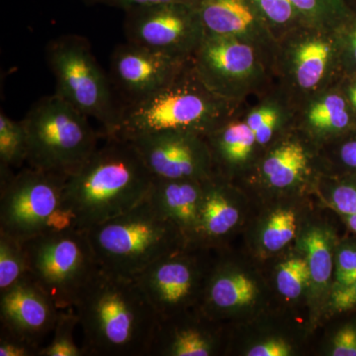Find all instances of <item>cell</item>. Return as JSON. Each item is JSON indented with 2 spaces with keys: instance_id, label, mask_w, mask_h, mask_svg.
<instances>
[{
  "instance_id": "cell-1",
  "label": "cell",
  "mask_w": 356,
  "mask_h": 356,
  "mask_svg": "<svg viewBox=\"0 0 356 356\" xmlns=\"http://www.w3.org/2000/svg\"><path fill=\"white\" fill-rule=\"evenodd\" d=\"M74 311L86 355L149 356L159 317L136 278L100 267Z\"/></svg>"
},
{
  "instance_id": "cell-2",
  "label": "cell",
  "mask_w": 356,
  "mask_h": 356,
  "mask_svg": "<svg viewBox=\"0 0 356 356\" xmlns=\"http://www.w3.org/2000/svg\"><path fill=\"white\" fill-rule=\"evenodd\" d=\"M106 140L65 182L63 208L72 227L83 231L146 200L153 184V175L129 140Z\"/></svg>"
},
{
  "instance_id": "cell-3",
  "label": "cell",
  "mask_w": 356,
  "mask_h": 356,
  "mask_svg": "<svg viewBox=\"0 0 356 356\" xmlns=\"http://www.w3.org/2000/svg\"><path fill=\"white\" fill-rule=\"evenodd\" d=\"M229 104L204 86L191 60L163 90L122 106L116 130L107 139L131 140L165 131H186L205 137L228 121Z\"/></svg>"
},
{
  "instance_id": "cell-4",
  "label": "cell",
  "mask_w": 356,
  "mask_h": 356,
  "mask_svg": "<svg viewBox=\"0 0 356 356\" xmlns=\"http://www.w3.org/2000/svg\"><path fill=\"white\" fill-rule=\"evenodd\" d=\"M86 232L100 267L128 277H137L161 257L187 248L179 229L147 197Z\"/></svg>"
},
{
  "instance_id": "cell-5",
  "label": "cell",
  "mask_w": 356,
  "mask_h": 356,
  "mask_svg": "<svg viewBox=\"0 0 356 356\" xmlns=\"http://www.w3.org/2000/svg\"><path fill=\"white\" fill-rule=\"evenodd\" d=\"M88 118L57 93L40 98L22 120L29 166L67 177L79 172L98 149Z\"/></svg>"
},
{
  "instance_id": "cell-6",
  "label": "cell",
  "mask_w": 356,
  "mask_h": 356,
  "mask_svg": "<svg viewBox=\"0 0 356 356\" xmlns=\"http://www.w3.org/2000/svg\"><path fill=\"white\" fill-rule=\"evenodd\" d=\"M46 58L55 76V93L99 122L104 137H111L118 125L122 104L88 40L76 34L58 37L47 46Z\"/></svg>"
},
{
  "instance_id": "cell-7",
  "label": "cell",
  "mask_w": 356,
  "mask_h": 356,
  "mask_svg": "<svg viewBox=\"0 0 356 356\" xmlns=\"http://www.w3.org/2000/svg\"><path fill=\"white\" fill-rule=\"evenodd\" d=\"M29 276L58 309L74 308L100 268L88 232L51 229L23 242Z\"/></svg>"
},
{
  "instance_id": "cell-8",
  "label": "cell",
  "mask_w": 356,
  "mask_h": 356,
  "mask_svg": "<svg viewBox=\"0 0 356 356\" xmlns=\"http://www.w3.org/2000/svg\"><path fill=\"white\" fill-rule=\"evenodd\" d=\"M67 179L29 166L0 184V231L23 243L72 227L63 208Z\"/></svg>"
},
{
  "instance_id": "cell-9",
  "label": "cell",
  "mask_w": 356,
  "mask_h": 356,
  "mask_svg": "<svg viewBox=\"0 0 356 356\" xmlns=\"http://www.w3.org/2000/svg\"><path fill=\"white\" fill-rule=\"evenodd\" d=\"M124 13L128 43L172 57L191 58L206 35L197 9L192 4H153Z\"/></svg>"
},
{
  "instance_id": "cell-10",
  "label": "cell",
  "mask_w": 356,
  "mask_h": 356,
  "mask_svg": "<svg viewBox=\"0 0 356 356\" xmlns=\"http://www.w3.org/2000/svg\"><path fill=\"white\" fill-rule=\"evenodd\" d=\"M191 62L204 86L229 102L259 81L261 70L254 44L217 35H205Z\"/></svg>"
},
{
  "instance_id": "cell-11",
  "label": "cell",
  "mask_w": 356,
  "mask_h": 356,
  "mask_svg": "<svg viewBox=\"0 0 356 356\" xmlns=\"http://www.w3.org/2000/svg\"><path fill=\"white\" fill-rule=\"evenodd\" d=\"M191 60L126 42L112 53L109 76L124 106L163 90L181 74Z\"/></svg>"
},
{
  "instance_id": "cell-12",
  "label": "cell",
  "mask_w": 356,
  "mask_h": 356,
  "mask_svg": "<svg viewBox=\"0 0 356 356\" xmlns=\"http://www.w3.org/2000/svg\"><path fill=\"white\" fill-rule=\"evenodd\" d=\"M154 178L203 180L212 177L213 158L204 136L165 131L129 140Z\"/></svg>"
},
{
  "instance_id": "cell-13",
  "label": "cell",
  "mask_w": 356,
  "mask_h": 356,
  "mask_svg": "<svg viewBox=\"0 0 356 356\" xmlns=\"http://www.w3.org/2000/svg\"><path fill=\"white\" fill-rule=\"evenodd\" d=\"M185 250L161 257L135 277L159 318L188 310L198 297L203 299L207 280L202 264Z\"/></svg>"
},
{
  "instance_id": "cell-14",
  "label": "cell",
  "mask_w": 356,
  "mask_h": 356,
  "mask_svg": "<svg viewBox=\"0 0 356 356\" xmlns=\"http://www.w3.org/2000/svg\"><path fill=\"white\" fill-rule=\"evenodd\" d=\"M60 311L29 275L0 293L1 330L40 346L55 329Z\"/></svg>"
},
{
  "instance_id": "cell-15",
  "label": "cell",
  "mask_w": 356,
  "mask_h": 356,
  "mask_svg": "<svg viewBox=\"0 0 356 356\" xmlns=\"http://www.w3.org/2000/svg\"><path fill=\"white\" fill-rule=\"evenodd\" d=\"M203 181L154 178L147 195L152 205L179 229L187 248L197 243Z\"/></svg>"
},
{
  "instance_id": "cell-16",
  "label": "cell",
  "mask_w": 356,
  "mask_h": 356,
  "mask_svg": "<svg viewBox=\"0 0 356 356\" xmlns=\"http://www.w3.org/2000/svg\"><path fill=\"white\" fill-rule=\"evenodd\" d=\"M206 34L234 37L254 44L270 31L252 0H197Z\"/></svg>"
},
{
  "instance_id": "cell-17",
  "label": "cell",
  "mask_w": 356,
  "mask_h": 356,
  "mask_svg": "<svg viewBox=\"0 0 356 356\" xmlns=\"http://www.w3.org/2000/svg\"><path fill=\"white\" fill-rule=\"evenodd\" d=\"M216 350L214 331L185 310L159 318L149 356H209Z\"/></svg>"
},
{
  "instance_id": "cell-18",
  "label": "cell",
  "mask_w": 356,
  "mask_h": 356,
  "mask_svg": "<svg viewBox=\"0 0 356 356\" xmlns=\"http://www.w3.org/2000/svg\"><path fill=\"white\" fill-rule=\"evenodd\" d=\"M257 294L254 280L221 264L208 276L201 309L211 318H217L252 303Z\"/></svg>"
},
{
  "instance_id": "cell-19",
  "label": "cell",
  "mask_w": 356,
  "mask_h": 356,
  "mask_svg": "<svg viewBox=\"0 0 356 356\" xmlns=\"http://www.w3.org/2000/svg\"><path fill=\"white\" fill-rule=\"evenodd\" d=\"M240 219V209L228 187L214 175L204 180L197 243L210 245L228 236Z\"/></svg>"
},
{
  "instance_id": "cell-20",
  "label": "cell",
  "mask_w": 356,
  "mask_h": 356,
  "mask_svg": "<svg viewBox=\"0 0 356 356\" xmlns=\"http://www.w3.org/2000/svg\"><path fill=\"white\" fill-rule=\"evenodd\" d=\"M334 47L322 35H311L295 44L292 53L291 72L301 90H316L325 81L330 70Z\"/></svg>"
},
{
  "instance_id": "cell-21",
  "label": "cell",
  "mask_w": 356,
  "mask_h": 356,
  "mask_svg": "<svg viewBox=\"0 0 356 356\" xmlns=\"http://www.w3.org/2000/svg\"><path fill=\"white\" fill-rule=\"evenodd\" d=\"M205 139L213 163L227 168H236L247 161L257 145L254 134L245 121H226L205 136Z\"/></svg>"
},
{
  "instance_id": "cell-22",
  "label": "cell",
  "mask_w": 356,
  "mask_h": 356,
  "mask_svg": "<svg viewBox=\"0 0 356 356\" xmlns=\"http://www.w3.org/2000/svg\"><path fill=\"white\" fill-rule=\"evenodd\" d=\"M308 156L302 145L286 140L271 149L262 163L261 172L274 188L284 189L296 184L306 172Z\"/></svg>"
},
{
  "instance_id": "cell-23",
  "label": "cell",
  "mask_w": 356,
  "mask_h": 356,
  "mask_svg": "<svg viewBox=\"0 0 356 356\" xmlns=\"http://www.w3.org/2000/svg\"><path fill=\"white\" fill-rule=\"evenodd\" d=\"M28 136L23 121L0 114V182L13 177V168L27 163Z\"/></svg>"
},
{
  "instance_id": "cell-24",
  "label": "cell",
  "mask_w": 356,
  "mask_h": 356,
  "mask_svg": "<svg viewBox=\"0 0 356 356\" xmlns=\"http://www.w3.org/2000/svg\"><path fill=\"white\" fill-rule=\"evenodd\" d=\"M311 129L320 134H336L350 125L348 103L339 93H327L315 100L307 112Z\"/></svg>"
},
{
  "instance_id": "cell-25",
  "label": "cell",
  "mask_w": 356,
  "mask_h": 356,
  "mask_svg": "<svg viewBox=\"0 0 356 356\" xmlns=\"http://www.w3.org/2000/svg\"><path fill=\"white\" fill-rule=\"evenodd\" d=\"M302 243L306 250L310 283L318 287L325 286L332 277L334 266L329 234L321 228H312L304 236Z\"/></svg>"
},
{
  "instance_id": "cell-26",
  "label": "cell",
  "mask_w": 356,
  "mask_h": 356,
  "mask_svg": "<svg viewBox=\"0 0 356 356\" xmlns=\"http://www.w3.org/2000/svg\"><path fill=\"white\" fill-rule=\"evenodd\" d=\"M29 275L23 243L0 231V293Z\"/></svg>"
},
{
  "instance_id": "cell-27",
  "label": "cell",
  "mask_w": 356,
  "mask_h": 356,
  "mask_svg": "<svg viewBox=\"0 0 356 356\" xmlns=\"http://www.w3.org/2000/svg\"><path fill=\"white\" fill-rule=\"evenodd\" d=\"M79 325L74 308L60 310L51 343L42 348L40 356H86L83 346L74 341V330Z\"/></svg>"
},
{
  "instance_id": "cell-28",
  "label": "cell",
  "mask_w": 356,
  "mask_h": 356,
  "mask_svg": "<svg viewBox=\"0 0 356 356\" xmlns=\"http://www.w3.org/2000/svg\"><path fill=\"white\" fill-rule=\"evenodd\" d=\"M307 27L324 29L339 24L348 0H290Z\"/></svg>"
},
{
  "instance_id": "cell-29",
  "label": "cell",
  "mask_w": 356,
  "mask_h": 356,
  "mask_svg": "<svg viewBox=\"0 0 356 356\" xmlns=\"http://www.w3.org/2000/svg\"><path fill=\"white\" fill-rule=\"evenodd\" d=\"M269 29L291 31L306 26L301 14L290 0H252ZM307 27V26H306Z\"/></svg>"
},
{
  "instance_id": "cell-30",
  "label": "cell",
  "mask_w": 356,
  "mask_h": 356,
  "mask_svg": "<svg viewBox=\"0 0 356 356\" xmlns=\"http://www.w3.org/2000/svg\"><path fill=\"white\" fill-rule=\"evenodd\" d=\"M296 215L290 209L273 213L262 231L261 243L268 252H278L288 245L296 234Z\"/></svg>"
},
{
  "instance_id": "cell-31",
  "label": "cell",
  "mask_w": 356,
  "mask_h": 356,
  "mask_svg": "<svg viewBox=\"0 0 356 356\" xmlns=\"http://www.w3.org/2000/svg\"><path fill=\"white\" fill-rule=\"evenodd\" d=\"M311 282L307 259L295 257L282 262L276 274V286L286 299H297Z\"/></svg>"
},
{
  "instance_id": "cell-32",
  "label": "cell",
  "mask_w": 356,
  "mask_h": 356,
  "mask_svg": "<svg viewBox=\"0 0 356 356\" xmlns=\"http://www.w3.org/2000/svg\"><path fill=\"white\" fill-rule=\"evenodd\" d=\"M281 121V112L274 104H264L248 115L245 122L252 129L257 144L264 146L273 139Z\"/></svg>"
},
{
  "instance_id": "cell-33",
  "label": "cell",
  "mask_w": 356,
  "mask_h": 356,
  "mask_svg": "<svg viewBox=\"0 0 356 356\" xmlns=\"http://www.w3.org/2000/svg\"><path fill=\"white\" fill-rule=\"evenodd\" d=\"M334 289H343L356 280V248L346 245L336 257Z\"/></svg>"
},
{
  "instance_id": "cell-34",
  "label": "cell",
  "mask_w": 356,
  "mask_h": 356,
  "mask_svg": "<svg viewBox=\"0 0 356 356\" xmlns=\"http://www.w3.org/2000/svg\"><path fill=\"white\" fill-rule=\"evenodd\" d=\"M43 346L0 330V356H40Z\"/></svg>"
},
{
  "instance_id": "cell-35",
  "label": "cell",
  "mask_w": 356,
  "mask_h": 356,
  "mask_svg": "<svg viewBox=\"0 0 356 356\" xmlns=\"http://www.w3.org/2000/svg\"><path fill=\"white\" fill-rule=\"evenodd\" d=\"M332 204L343 216L356 215V185L341 184L332 193Z\"/></svg>"
},
{
  "instance_id": "cell-36",
  "label": "cell",
  "mask_w": 356,
  "mask_h": 356,
  "mask_svg": "<svg viewBox=\"0 0 356 356\" xmlns=\"http://www.w3.org/2000/svg\"><path fill=\"white\" fill-rule=\"evenodd\" d=\"M88 6H103L113 7L124 13L136 7L153 6L159 3H187L195 6L197 0H83Z\"/></svg>"
},
{
  "instance_id": "cell-37",
  "label": "cell",
  "mask_w": 356,
  "mask_h": 356,
  "mask_svg": "<svg viewBox=\"0 0 356 356\" xmlns=\"http://www.w3.org/2000/svg\"><path fill=\"white\" fill-rule=\"evenodd\" d=\"M331 355L356 356V327L346 325L339 330L332 339Z\"/></svg>"
},
{
  "instance_id": "cell-38",
  "label": "cell",
  "mask_w": 356,
  "mask_h": 356,
  "mask_svg": "<svg viewBox=\"0 0 356 356\" xmlns=\"http://www.w3.org/2000/svg\"><path fill=\"white\" fill-rule=\"evenodd\" d=\"M291 346L282 339H269L255 344L245 353L248 356H289Z\"/></svg>"
},
{
  "instance_id": "cell-39",
  "label": "cell",
  "mask_w": 356,
  "mask_h": 356,
  "mask_svg": "<svg viewBox=\"0 0 356 356\" xmlns=\"http://www.w3.org/2000/svg\"><path fill=\"white\" fill-rule=\"evenodd\" d=\"M331 308L334 312H343L356 306V280L343 289L332 291Z\"/></svg>"
},
{
  "instance_id": "cell-40",
  "label": "cell",
  "mask_w": 356,
  "mask_h": 356,
  "mask_svg": "<svg viewBox=\"0 0 356 356\" xmlns=\"http://www.w3.org/2000/svg\"><path fill=\"white\" fill-rule=\"evenodd\" d=\"M344 20L350 26V50L356 62V4L348 0V7L343 13Z\"/></svg>"
},
{
  "instance_id": "cell-41",
  "label": "cell",
  "mask_w": 356,
  "mask_h": 356,
  "mask_svg": "<svg viewBox=\"0 0 356 356\" xmlns=\"http://www.w3.org/2000/svg\"><path fill=\"white\" fill-rule=\"evenodd\" d=\"M339 156L344 165L356 170V138L343 143L339 149Z\"/></svg>"
},
{
  "instance_id": "cell-42",
  "label": "cell",
  "mask_w": 356,
  "mask_h": 356,
  "mask_svg": "<svg viewBox=\"0 0 356 356\" xmlns=\"http://www.w3.org/2000/svg\"><path fill=\"white\" fill-rule=\"evenodd\" d=\"M348 102H350V105H353L356 111V83L351 84L348 88Z\"/></svg>"
},
{
  "instance_id": "cell-43",
  "label": "cell",
  "mask_w": 356,
  "mask_h": 356,
  "mask_svg": "<svg viewBox=\"0 0 356 356\" xmlns=\"http://www.w3.org/2000/svg\"><path fill=\"white\" fill-rule=\"evenodd\" d=\"M346 220V225L351 231L355 232L356 234V215H350V216H343Z\"/></svg>"
},
{
  "instance_id": "cell-44",
  "label": "cell",
  "mask_w": 356,
  "mask_h": 356,
  "mask_svg": "<svg viewBox=\"0 0 356 356\" xmlns=\"http://www.w3.org/2000/svg\"><path fill=\"white\" fill-rule=\"evenodd\" d=\"M351 1H353L355 3H356V0H351Z\"/></svg>"
}]
</instances>
